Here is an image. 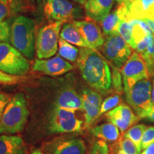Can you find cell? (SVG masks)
I'll return each mask as SVG.
<instances>
[{
    "mask_svg": "<svg viewBox=\"0 0 154 154\" xmlns=\"http://www.w3.org/2000/svg\"><path fill=\"white\" fill-rule=\"evenodd\" d=\"M77 65L82 78L91 88L106 94L112 86L111 72L106 59L91 48H81Z\"/></svg>",
    "mask_w": 154,
    "mask_h": 154,
    "instance_id": "cell-1",
    "label": "cell"
},
{
    "mask_svg": "<svg viewBox=\"0 0 154 154\" xmlns=\"http://www.w3.org/2000/svg\"><path fill=\"white\" fill-rule=\"evenodd\" d=\"M29 111L23 93L11 98L0 121V134L13 135L22 132L27 123Z\"/></svg>",
    "mask_w": 154,
    "mask_h": 154,
    "instance_id": "cell-2",
    "label": "cell"
},
{
    "mask_svg": "<svg viewBox=\"0 0 154 154\" xmlns=\"http://www.w3.org/2000/svg\"><path fill=\"white\" fill-rule=\"evenodd\" d=\"M10 42L26 59H33L36 52L34 21L25 16L16 17L11 24Z\"/></svg>",
    "mask_w": 154,
    "mask_h": 154,
    "instance_id": "cell-3",
    "label": "cell"
},
{
    "mask_svg": "<svg viewBox=\"0 0 154 154\" xmlns=\"http://www.w3.org/2000/svg\"><path fill=\"white\" fill-rule=\"evenodd\" d=\"M152 84L149 79L136 82L124 91L128 104L140 119H146L151 113Z\"/></svg>",
    "mask_w": 154,
    "mask_h": 154,
    "instance_id": "cell-4",
    "label": "cell"
},
{
    "mask_svg": "<svg viewBox=\"0 0 154 154\" xmlns=\"http://www.w3.org/2000/svg\"><path fill=\"white\" fill-rule=\"evenodd\" d=\"M30 63L20 51L7 42L0 43V71L13 76H24Z\"/></svg>",
    "mask_w": 154,
    "mask_h": 154,
    "instance_id": "cell-5",
    "label": "cell"
},
{
    "mask_svg": "<svg viewBox=\"0 0 154 154\" xmlns=\"http://www.w3.org/2000/svg\"><path fill=\"white\" fill-rule=\"evenodd\" d=\"M63 23L52 22L44 26L38 31L35 46L38 59H49L57 52Z\"/></svg>",
    "mask_w": 154,
    "mask_h": 154,
    "instance_id": "cell-6",
    "label": "cell"
},
{
    "mask_svg": "<svg viewBox=\"0 0 154 154\" xmlns=\"http://www.w3.org/2000/svg\"><path fill=\"white\" fill-rule=\"evenodd\" d=\"M83 123L76 117L75 111L55 106L49 117V130L52 134L79 133Z\"/></svg>",
    "mask_w": 154,
    "mask_h": 154,
    "instance_id": "cell-7",
    "label": "cell"
},
{
    "mask_svg": "<svg viewBox=\"0 0 154 154\" xmlns=\"http://www.w3.org/2000/svg\"><path fill=\"white\" fill-rule=\"evenodd\" d=\"M132 48L119 33L106 36L102 51L113 66L120 69L132 54Z\"/></svg>",
    "mask_w": 154,
    "mask_h": 154,
    "instance_id": "cell-8",
    "label": "cell"
},
{
    "mask_svg": "<svg viewBox=\"0 0 154 154\" xmlns=\"http://www.w3.org/2000/svg\"><path fill=\"white\" fill-rule=\"evenodd\" d=\"M124 91L130 88L136 82L149 79L150 74L146 61L139 54L134 51L121 69Z\"/></svg>",
    "mask_w": 154,
    "mask_h": 154,
    "instance_id": "cell-9",
    "label": "cell"
},
{
    "mask_svg": "<svg viewBox=\"0 0 154 154\" xmlns=\"http://www.w3.org/2000/svg\"><path fill=\"white\" fill-rule=\"evenodd\" d=\"M79 9L69 0H47L44 13L53 22H73L79 17Z\"/></svg>",
    "mask_w": 154,
    "mask_h": 154,
    "instance_id": "cell-10",
    "label": "cell"
},
{
    "mask_svg": "<svg viewBox=\"0 0 154 154\" xmlns=\"http://www.w3.org/2000/svg\"><path fill=\"white\" fill-rule=\"evenodd\" d=\"M105 117L109 122L112 123L118 127L123 134L128 128L136 124L140 119L134 113L130 106L125 103L119 104L118 106L109 111L106 113Z\"/></svg>",
    "mask_w": 154,
    "mask_h": 154,
    "instance_id": "cell-11",
    "label": "cell"
},
{
    "mask_svg": "<svg viewBox=\"0 0 154 154\" xmlns=\"http://www.w3.org/2000/svg\"><path fill=\"white\" fill-rule=\"evenodd\" d=\"M84 113V124L90 126L100 116V109L102 104V96L99 92L91 88H84L81 94Z\"/></svg>",
    "mask_w": 154,
    "mask_h": 154,
    "instance_id": "cell-12",
    "label": "cell"
},
{
    "mask_svg": "<svg viewBox=\"0 0 154 154\" xmlns=\"http://www.w3.org/2000/svg\"><path fill=\"white\" fill-rule=\"evenodd\" d=\"M32 69L34 72L47 76H57L70 72L73 69V66L64 59L57 56L49 59H36Z\"/></svg>",
    "mask_w": 154,
    "mask_h": 154,
    "instance_id": "cell-13",
    "label": "cell"
},
{
    "mask_svg": "<svg viewBox=\"0 0 154 154\" xmlns=\"http://www.w3.org/2000/svg\"><path fill=\"white\" fill-rule=\"evenodd\" d=\"M72 23L79 31L88 47L96 50L102 47L105 42L104 36L96 23L86 20H74Z\"/></svg>",
    "mask_w": 154,
    "mask_h": 154,
    "instance_id": "cell-14",
    "label": "cell"
},
{
    "mask_svg": "<svg viewBox=\"0 0 154 154\" xmlns=\"http://www.w3.org/2000/svg\"><path fill=\"white\" fill-rule=\"evenodd\" d=\"M128 11V6L124 3H121L118 8L108 14L101 22L103 34L108 36L112 34L118 33L121 23L123 21L127 20Z\"/></svg>",
    "mask_w": 154,
    "mask_h": 154,
    "instance_id": "cell-15",
    "label": "cell"
},
{
    "mask_svg": "<svg viewBox=\"0 0 154 154\" xmlns=\"http://www.w3.org/2000/svg\"><path fill=\"white\" fill-rule=\"evenodd\" d=\"M127 20L154 21V0H134L128 7Z\"/></svg>",
    "mask_w": 154,
    "mask_h": 154,
    "instance_id": "cell-16",
    "label": "cell"
},
{
    "mask_svg": "<svg viewBox=\"0 0 154 154\" xmlns=\"http://www.w3.org/2000/svg\"><path fill=\"white\" fill-rule=\"evenodd\" d=\"M114 0H87L85 6L86 16L92 20L101 22L110 14Z\"/></svg>",
    "mask_w": 154,
    "mask_h": 154,
    "instance_id": "cell-17",
    "label": "cell"
},
{
    "mask_svg": "<svg viewBox=\"0 0 154 154\" xmlns=\"http://www.w3.org/2000/svg\"><path fill=\"white\" fill-rule=\"evenodd\" d=\"M55 106L75 111H83L82 96L72 88H66L58 95Z\"/></svg>",
    "mask_w": 154,
    "mask_h": 154,
    "instance_id": "cell-18",
    "label": "cell"
},
{
    "mask_svg": "<svg viewBox=\"0 0 154 154\" xmlns=\"http://www.w3.org/2000/svg\"><path fill=\"white\" fill-rule=\"evenodd\" d=\"M0 154H26V147L22 138L0 134Z\"/></svg>",
    "mask_w": 154,
    "mask_h": 154,
    "instance_id": "cell-19",
    "label": "cell"
},
{
    "mask_svg": "<svg viewBox=\"0 0 154 154\" xmlns=\"http://www.w3.org/2000/svg\"><path fill=\"white\" fill-rule=\"evenodd\" d=\"M90 133L95 137L108 142L117 141L121 138V131L112 123L108 122L92 127Z\"/></svg>",
    "mask_w": 154,
    "mask_h": 154,
    "instance_id": "cell-20",
    "label": "cell"
},
{
    "mask_svg": "<svg viewBox=\"0 0 154 154\" xmlns=\"http://www.w3.org/2000/svg\"><path fill=\"white\" fill-rule=\"evenodd\" d=\"M86 148L84 140L73 138L58 143L51 154H85Z\"/></svg>",
    "mask_w": 154,
    "mask_h": 154,
    "instance_id": "cell-21",
    "label": "cell"
},
{
    "mask_svg": "<svg viewBox=\"0 0 154 154\" xmlns=\"http://www.w3.org/2000/svg\"><path fill=\"white\" fill-rule=\"evenodd\" d=\"M60 38L73 45L78 46L81 48H89L80 34L79 31L77 29L73 23H66L61 27Z\"/></svg>",
    "mask_w": 154,
    "mask_h": 154,
    "instance_id": "cell-22",
    "label": "cell"
},
{
    "mask_svg": "<svg viewBox=\"0 0 154 154\" xmlns=\"http://www.w3.org/2000/svg\"><path fill=\"white\" fill-rule=\"evenodd\" d=\"M153 34L149 25L144 20H134L132 27V40L131 47L135 49L137 44L146 36Z\"/></svg>",
    "mask_w": 154,
    "mask_h": 154,
    "instance_id": "cell-23",
    "label": "cell"
},
{
    "mask_svg": "<svg viewBox=\"0 0 154 154\" xmlns=\"http://www.w3.org/2000/svg\"><path fill=\"white\" fill-rule=\"evenodd\" d=\"M79 54V49L78 48L61 38H59V47H58V55L59 57L70 62H74L77 61Z\"/></svg>",
    "mask_w": 154,
    "mask_h": 154,
    "instance_id": "cell-24",
    "label": "cell"
},
{
    "mask_svg": "<svg viewBox=\"0 0 154 154\" xmlns=\"http://www.w3.org/2000/svg\"><path fill=\"white\" fill-rule=\"evenodd\" d=\"M146 128H147V126L144 124H135L128 128L123 136L132 140L133 143L136 145V148H137L139 154L142 151L141 140Z\"/></svg>",
    "mask_w": 154,
    "mask_h": 154,
    "instance_id": "cell-25",
    "label": "cell"
},
{
    "mask_svg": "<svg viewBox=\"0 0 154 154\" xmlns=\"http://www.w3.org/2000/svg\"><path fill=\"white\" fill-rule=\"evenodd\" d=\"M142 58L147 64L150 76H154V34L149 36V42L146 49L141 54Z\"/></svg>",
    "mask_w": 154,
    "mask_h": 154,
    "instance_id": "cell-26",
    "label": "cell"
},
{
    "mask_svg": "<svg viewBox=\"0 0 154 154\" xmlns=\"http://www.w3.org/2000/svg\"><path fill=\"white\" fill-rule=\"evenodd\" d=\"M115 151L116 154H139L137 148L132 140L124 136L117 140Z\"/></svg>",
    "mask_w": 154,
    "mask_h": 154,
    "instance_id": "cell-27",
    "label": "cell"
},
{
    "mask_svg": "<svg viewBox=\"0 0 154 154\" xmlns=\"http://www.w3.org/2000/svg\"><path fill=\"white\" fill-rule=\"evenodd\" d=\"M121 101V96L119 94L111 96L106 99L102 102V104L100 109V116L104 114L109 112V111L112 110L116 106L120 104Z\"/></svg>",
    "mask_w": 154,
    "mask_h": 154,
    "instance_id": "cell-28",
    "label": "cell"
},
{
    "mask_svg": "<svg viewBox=\"0 0 154 154\" xmlns=\"http://www.w3.org/2000/svg\"><path fill=\"white\" fill-rule=\"evenodd\" d=\"M134 20H124L121 23L118 29V33L130 45L132 40V27Z\"/></svg>",
    "mask_w": 154,
    "mask_h": 154,
    "instance_id": "cell-29",
    "label": "cell"
},
{
    "mask_svg": "<svg viewBox=\"0 0 154 154\" xmlns=\"http://www.w3.org/2000/svg\"><path fill=\"white\" fill-rule=\"evenodd\" d=\"M90 154H109V146L106 141L102 139L95 140L92 144Z\"/></svg>",
    "mask_w": 154,
    "mask_h": 154,
    "instance_id": "cell-30",
    "label": "cell"
},
{
    "mask_svg": "<svg viewBox=\"0 0 154 154\" xmlns=\"http://www.w3.org/2000/svg\"><path fill=\"white\" fill-rule=\"evenodd\" d=\"M23 76H13L0 71V84L3 85H13V84H19L24 80Z\"/></svg>",
    "mask_w": 154,
    "mask_h": 154,
    "instance_id": "cell-31",
    "label": "cell"
},
{
    "mask_svg": "<svg viewBox=\"0 0 154 154\" xmlns=\"http://www.w3.org/2000/svg\"><path fill=\"white\" fill-rule=\"evenodd\" d=\"M11 24L7 20L0 22V43L10 42Z\"/></svg>",
    "mask_w": 154,
    "mask_h": 154,
    "instance_id": "cell-32",
    "label": "cell"
},
{
    "mask_svg": "<svg viewBox=\"0 0 154 154\" xmlns=\"http://www.w3.org/2000/svg\"><path fill=\"white\" fill-rule=\"evenodd\" d=\"M154 143V126H149L146 128L141 140V149L144 150Z\"/></svg>",
    "mask_w": 154,
    "mask_h": 154,
    "instance_id": "cell-33",
    "label": "cell"
},
{
    "mask_svg": "<svg viewBox=\"0 0 154 154\" xmlns=\"http://www.w3.org/2000/svg\"><path fill=\"white\" fill-rule=\"evenodd\" d=\"M111 80H112V86L113 88L116 90L117 92L121 93L124 90V87L122 85V76H121V73L119 72V69L116 68L114 66L113 69V72L111 73Z\"/></svg>",
    "mask_w": 154,
    "mask_h": 154,
    "instance_id": "cell-34",
    "label": "cell"
},
{
    "mask_svg": "<svg viewBox=\"0 0 154 154\" xmlns=\"http://www.w3.org/2000/svg\"><path fill=\"white\" fill-rule=\"evenodd\" d=\"M14 14L11 5L8 2L0 1V22L6 20V18L10 14Z\"/></svg>",
    "mask_w": 154,
    "mask_h": 154,
    "instance_id": "cell-35",
    "label": "cell"
},
{
    "mask_svg": "<svg viewBox=\"0 0 154 154\" xmlns=\"http://www.w3.org/2000/svg\"><path fill=\"white\" fill-rule=\"evenodd\" d=\"M11 96L10 94L3 93L0 91V121L2 117L3 113L5 110V108L10 100L11 99Z\"/></svg>",
    "mask_w": 154,
    "mask_h": 154,
    "instance_id": "cell-36",
    "label": "cell"
},
{
    "mask_svg": "<svg viewBox=\"0 0 154 154\" xmlns=\"http://www.w3.org/2000/svg\"><path fill=\"white\" fill-rule=\"evenodd\" d=\"M15 14L20 11L22 7V0H10Z\"/></svg>",
    "mask_w": 154,
    "mask_h": 154,
    "instance_id": "cell-37",
    "label": "cell"
},
{
    "mask_svg": "<svg viewBox=\"0 0 154 154\" xmlns=\"http://www.w3.org/2000/svg\"><path fill=\"white\" fill-rule=\"evenodd\" d=\"M140 154H154V143L151 144L149 147H147L143 151L140 152Z\"/></svg>",
    "mask_w": 154,
    "mask_h": 154,
    "instance_id": "cell-38",
    "label": "cell"
},
{
    "mask_svg": "<svg viewBox=\"0 0 154 154\" xmlns=\"http://www.w3.org/2000/svg\"><path fill=\"white\" fill-rule=\"evenodd\" d=\"M143 20L146 22V24L149 25L150 29H151V32H153V34H154V21L149 20V19H143Z\"/></svg>",
    "mask_w": 154,
    "mask_h": 154,
    "instance_id": "cell-39",
    "label": "cell"
},
{
    "mask_svg": "<svg viewBox=\"0 0 154 154\" xmlns=\"http://www.w3.org/2000/svg\"><path fill=\"white\" fill-rule=\"evenodd\" d=\"M146 119L149 120V121H151V122L154 123V106H152V109L150 114L148 116V117Z\"/></svg>",
    "mask_w": 154,
    "mask_h": 154,
    "instance_id": "cell-40",
    "label": "cell"
},
{
    "mask_svg": "<svg viewBox=\"0 0 154 154\" xmlns=\"http://www.w3.org/2000/svg\"><path fill=\"white\" fill-rule=\"evenodd\" d=\"M151 99H152V104L154 106V80L152 84V89H151Z\"/></svg>",
    "mask_w": 154,
    "mask_h": 154,
    "instance_id": "cell-41",
    "label": "cell"
},
{
    "mask_svg": "<svg viewBox=\"0 0 154 154\" xmlns=\"http://www.w3.org/2000/svg\"><path fill=\"white\" fill-rule=\"evenodd\" d=\"M72 1L75 2L81 5H85L86 2H87V0H72Z\"/></svg>",
    "mask_w": 154,
    "mask_h": 154,
    "instance_id": "cell-42",
    "label": "cell"
},
{
    "mask_svg": "<svg viewBox=\"0 0 154 154\" xmlns=\"http://www.w3.org/2000/svg\"><path fill=\"white\" fill-rule=\"evenodd\" d=\"M31 154H44V153L42 151H40V150H35V151H34Z\"/></svg>",
    "mask_w": 154,
    "mask_h": 154,
    "instance_id": "cell-43",
    "label": "cell"
},
{
    "mask_svg": "<svg viewBox=\"0 0 154 154\" xmlns=\"http://www.w3.org/2000/svg\"><path fill=\"white\" fill-rule=\"evenodd\" d=\"M0 1H4V2H8L9 5H11V8H12V9H13V7H12V5H11V2H10V0H0ZM13 11H14V9H13ZM14 14H15V12H14Z\"/></svg>",
    "mask_w": 154,
    "mask_h": 154,
    "instance_id": "cell-44",
    "label": "cell"
},
{
    "mask_svg": "<svg viewBox=\"0 0 154 154\" xmlns=\"http://www.w3.org/2000/svg\"><path fill=\"white\" fill-rule=\"evenodd\" d=\"M116 1L117 2H118V3H120V4H121V3L124 2L125 0H116Z\"/></svg>",
    "mask_w": 154,
    "mask_h": 154,
    "instance_id": "cell-45",
    "label": "cell"
},
{
    "mask_svg": "<svg viewBox=\"0 0 154 154\" xmlns=\"http://www.w3.org/2000/svg\"><path fill=\"white\" fill-rule=\"evenodd\" d=\"M31 2H32V3H34V2H35V0H31Z\"/></svg>",
    "mask_w": 154,
    "mask_h": 154,
    "instance_id": "cell-46",
    "label": "cell"
}]
</instances>
